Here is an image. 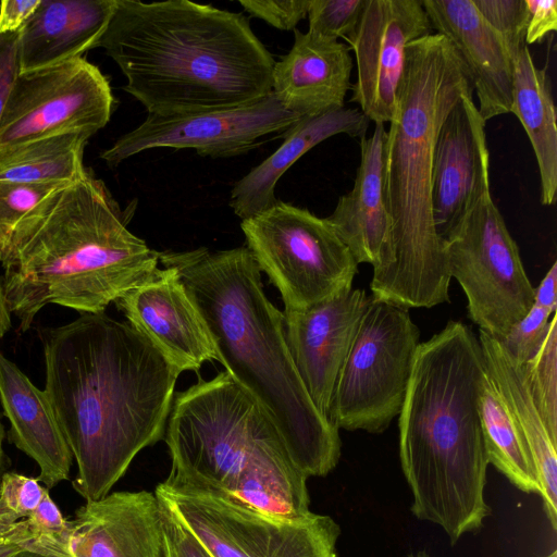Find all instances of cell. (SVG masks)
Masks as SVG:
<instances>
[{
	"instance_id": "d590c367",
	"label": "cell",
	"mask_w": 557,
	"mask_h": 557,
	"mask_svg": "<svg viewBox=\"0 0 557 557\" xmlns=\"http://www.w3.org/2000/svg\"><path fill=\"white\" fill-rule=\"evenodd\" d=\"M238 3L250 15L271 26L292 30L307 16L310 0H239Z\"/></svg>"
},
{
	"instance_id": "bcb514c9",
	"label": "cell",
	"mask_w": 557,
	"mask_h": 557,
	"mask_svg": "<svg viewBox=\"0 0 557 557\" xmlns=\"http://www.w3.org/2000/svg\"><path fill=\"white\" fill-rule=\"evenodd\" d=\"M409 557H431V556L428 555L425 552H419L414 555H410Z\"/></svg>"
},
{
	"instance_id": "ee69618b",
	"label": "cell",
	"mask_w": 557,
	"mask_h": 557,
	"mask_svg": "<svg viewBox=\"0 0 557 557\" xmlns=\"http://www.w3.org/2000/svg\"><path fill=\"white\" fill-rule=\"evenodd\" d=\"M12 557H62L55 554L34 549L30 547H24L15 553Z\"/></svg>"
},
{
	"instance_id": "1f68e13d",
	"label": "cell",
	"mask_w": 557,
	"mask_h": 557,
	"mask_svg": "<svg viewBox=\"0 0 557 557\" xmlns=\"http://www.w3.org/2000/svg\"><path fill=\"white\" fill-rule=\"evenodd\" d=\"M484 20L504 40L515 60L525 46L527 7L524 0H473Z\"/></svg>"
},
{
	"instance_id": "f6af8a7d",
	"label": "cell",
	"mask_w": 557,
	"mask_h": 557,
	"mask_svg": "<svg viewBox=\"0 0 557 557\" xmlns=\"http://www.w3.org/2000/svg\"><path fill=\"white\" fill-rule=\"evenodd\" d=\"M3 440H4V426L2 424L1 417H0V468L2 467L3 459H4Z\"/></svg>"
},
{
	"instance_id": "603a6c76",
	"label": "cell",
	"mask_w": 557,
	"mask_h": 557,
	"mask_svg": "<svg viewBox=\"0 0 557 557\" xmlns=\"http://www.w3.org/2000/svg\"><path fill=\"white\" fill-rule=\"evenodd\" d=\"M116 0H41L18 34L21 73L50 67L96 48Z\"/></svg>"
},
{
	"instance_id": "4fadbf2b",
	"label": "cell",
	"mask_w": 557,
	"mask_h": 557,
	"mask_svg": "<svg viewBox=\"0 0 557 557\" xmlns=\"http://www.w3.org/2000/svg\"><path fill=\"white\" fill-rule=\"evenodd\" d=\"M299 119L273 92L235 108L169 116L147 114L100 158L111 168L156 148L193 149L203 157L231 158L257 148L268 135L284 134Z\"/></svg>"
},
{
	"instance_id": "2e32d148",
	"label": "cell",
	"mask_w": 557,
	"mask_h": 557,
	"mask_svg": "<svg viewBox=\"0 0 557 557\" xmlns=\"http://www.w3.org/2000/svg\"><path fill=\"white\" fill-rule=\"evenodd\" d=\"M114 304L128 324L181 372L219 361L209 330L175 268H157Z\"/></svg>"
},
{
	"instance_id": "b9f144b4",
	"label": "cell",
	"mask_w": 557,
	"mask_h": 557,
	"mask_svg": "<svg viewBox=\"0 0 557 557\" xmlns=\"http://www.w3.org/2000/svg\"><path fill=\"white\" fill-rule=\"evenodd\" d=\"M533 305L555 313L557 309V262L548 269L540 285L534 288Z\"/></svg>"
},
{
	"instance_id": "ab89813d",
	"label": "cell",
	"mask_w": 557,
	"mask_h": 557,
	"mask_svg": "<svg viewBox=\"0 0 557 557\" xmlns=\"http://www.w3.org/2000/svg\"><path fill=\"white\" fill-rule=\"evenodd\" d=\"M40 2L41 0H2L0 2V33L18 32Z\"/></svg>"
},
{
	"instance_id": "4dcf8cb0",
	"label": "cell",
	"mask_w": 557,
	"mask_h": 557,
	"mask_svg": "<svg viewBox=\"0 0 557 557\" xmlns=\"http://www.w3.org/2000/svg\"><path fill=\"white\" fill-rule=\"evenodd\" d=\"M26 521L32 535L27 547L71 557V521L63 517L49 492Z\"/></svg>"
},
{
	"instance_id": "484cf974",
	"label": "cell",
	"mask_w": 557,
	"mask_h": 557,
	"mask_svg": "<svg viewBox=\"0 0 557 557\" xmlns=\"http://www.w3.org/2000/svg\"><path fill=\"white\" fill-rule=\"evenodd\" d=\"M510 113L524 128L540 172L541 202L552 206L557 193V114L549 76L537 67L528 46L513 60Z\"/></svg>"
},
{
	"instance_id": "30bf717a",
	"label": "cell",
	"mask_w": 557,
	"mask_h": 557,
	"mask_svg": "<svg viewBox=\"0 0 557 557\" xmlns=\"http://www.w3.org/2000/svg\"><path fill=\"white\" fill-rule=\"evenodd\" d=\"M450 277L479 330L503 339L533 306L534 287L491 191L444 239Z\"/></svg>"
},
{
	"instance_id": "ba28073f",
	"label": "cell",
	"mask_w": 557,
	"mask_h": 557,
	"mask_svg": "<svg viewBox=\"0 0 557 557\" xmlns=\"http://www.w3.org/2000/svg\"><path fill=\"white\" fill-rule=\"evenodd\" d=\"M419 339L407 308L370 296L337 377L330 420L347 431L384 432L401 410Z\"/></svg>"
},
{
	"instance_id": "5b68a950",
	"label": "cell",
	"mask_w": 557,
	"mask_h": 557,
	"mask_svg": "<svg viewBox=\"0 0 557 557\" xmlns=\"http://www.w3.org/2000/svg\"><path fill=\"white\" fill-rule=\"evenodd\" d=\"M486 370L478 335L460 321L420 343L398 418L411 512L455 544L483 525L488 459L480 403Z\"/></svg>"
},
{
	"instance_id": "52a82bcc",
	"label": "cell",
	"mask_w": 557,
	"mask_h": 557,
	"mask_svg": "<svg viewBox=\"0 0 557 557\" xmlns=\"http://www.w3.org/2000/svg\"><path fill=\"white\" fill-rule=\"evenodd\" d=\"M164 440L172 468L163 484L224 495L264 457L286 449L255 399L226 371L174 395Z\"/></svg>"
},
{
	"instance_id": "ac0fdd59",
	"label": "cell",
	"mask_w": 557,
	"mask_h": 557,
	"mask_svg": "<svg viewBox=\"0 0 557 557\" xmlns=\"http://www.w3.org/2000/svg\"><path fill=\"white\" fill-rule=\"evenodd\" d=\"M422 3L432 30L451 44L465 64L482 119L487 122L510 113L513 59L473 0H422Z\"/></svg>"
},
{
	"instance_id": "7402d4cb",
	"label": "cell",
	"mask_w": 557,
	"mask_h": 557,
	"mask_svg": "<svg viewBox=\"0 0 557 557\" xmlns=\"http://www.w3.org/2000/svg\"><path fill=\"white\" fill-rule=\"evenodd\" d=\"M0 401L9 438L38 465L37 480L48 490L69 480L74 457L45 392L1 350Z\"/></svg>"
},
{
	"instance_id": "83f0119b",
	"label": "cell",
	"mask_w": 557,
	"mask_h": 557,
	"mask_svg": "<svg viewBox=\"0 0 557 557\" xmlns=\"http://www.w3.org/2000/svg\"><path fill=\"white\" fill-rule=\"evenodd\" d=\"M480 410L488 463L520 491L539 494L537 474L529 448L487 373Z\"/></svg>"
},
{
	"instance_id": "c3c4849f",
	"label": "cell",
	"mask_w": 557,
	"mask_h": 557,
	"mask_svg": "<svg viewBox=\"0 0 557 557\" xmlns=\"http://www.w3.org/2000/svg\"><path fill=\"white\" fill-rule=\"evenodd\" d=\"M4 238H5L4 234L2 232H0V248L4 242Z\"/></svg>"
},
{
	"instance_id": "e575fe53",
	"label": "cell",
	"mask_w": 557,
	"mask_h": 557,
	"mask_svg": "<svg viewBox=\"0 0 557 557\" xmlns=\"http://www.w3.org/2000/svg\"><path fill=\"white\" fill-rule=\"evenodd\" d=\"M49 490L35 478L5 472L0 478V494L18 520L29 517Z\"/></svg>"
},
{
	"instance_id": "277c9868",
	"label": "cell",
	"mask_w": 557,
	"mask_h": 557,
	"mask_svg": "<svg viewBox=\"0 0 557 557\" xmlns=\"http://www.w3.org/2000/svg\"><path fill=\"white\" fill-rule=\"evenodd\" d=\"M160 252L126 226L120 206L87 169L29 211L0 248L11 312L26 332L53 304L101 313L158 268Z\"/></svg>"
},
{
	"instance_id": "d4e9b609",
	"label": "cell",
	"mask_w": 557,
	"mask_h": 557,
	"mask_svg": "<svg viewBox=\"0 0 557 557\" xmlns=\"http://www.w3.org/2000/svg\"><path fill=\"white\" fill-rule=\"evenodd\" d=\"M370 121L357 108H342L313 117H300L281 136V146L233 186L230 207L242 220L271 208L275 187L285 172L306 152L325 139L346 134L366 137Z\"/></svg>"
},
{
	"instance_id": "44dd1931",
	"label": "cell",
	"mask_w": 557,
	"mask_h": 557,
	"mask_svg": "<svg viewBox=\"0 0 557 557\" xmlns=\"http://www.w3.org/2000/svg\"><path fill=\"white\" fill-rule=\"evenodd\" d=\"M294 35L288 53L274 62V96L300 117L344 108L354 64L349 47L298 29Z\"/></svg>"
},
{
	"instance_id": "cb8c5ba5",
	"label": "cell",
	"mask_w": 557,
	"mask_h": 557,
	"mask_svg": "<svg viewBox=\"0 0 557 557\" xmlns=\"http://www.w3.org/2000/svg\"><path fill=\"white\" fill-rule=\"evenodd\" d=\"M487 376L498 392L531 454L544 510L557 530V435L545 424L534 403L523 363L516 360L502 342L479 330Z\"/></svg>"
},
{
	"instance_id": "ffe728a7",
	"label": "cell",
	"mask_w": 557,
	"mask_h": 557,
	"mask_svg": "<svg viewBox=\"0 0 557 557\" xmlns=\"http://www.w3.org/2000/svg\"><path fill=\"white\" fill-rule=\"evenodd\" d=\"M386 137L384 124L375 123L372 135L359 139L360 164L354 186L326 218L357 264L370 263L373 275L386 270L392 256V219L384 184Z\"/></svg>"
},
{
	"instance_id": "f35d334b",
	"label": "cell",
	"mask_w": 557,
	"mask_h": 557,
	"mask_svg": "<svg viewBox=\"0 0 557 557\" xmlns=\"http://www.w3.org/2000/svg\"><path fill=\"white\" fill-rule=\"evenodd\" d=\"M527 7L525 45L540 44L557 29L556 0H524Z\"/></svg>"
},
{
	"instance_id": "3957f363",
	"label": "cell",
	"mask_w": 557,
	"mask_h": 557,
	"mask_svg": "<svg viewBox=\"0 0 557 557\" xmlns=\"http://www.w3.org/2000/svg\"><path fill=\"white\" fill-rule=\"evenodd\" d=\"M97 47L154 115L235 108L272 92L274 59L243 13L189 0H116Z\"/></svg>"
},
{
	"instance_id": "5bb4252c",
	"label": "cell",
	"mask_w": 557,
	"mask_h": 557,
	"mask_svg": "<svg viewBox=\"0 0 557 557\" xmlns=\"http://www.w3.org/2000/svg\"><path fill=\"white\" fill-rule=\"evenodd\" d=\"M432 33L422 0H366L358 25L345 38L357 79L350 102L374 123H391L410 42Z\"/></svg>"
},
{
	"instance_id": "d6986e66",
	"label": "cell",
	"mask_w": 557,
	"mask_h": 557,
	"mask_svg": "<svg viewBox=\"0 0 557 557\" xmlns=\"http://www.w3.org/2000/svg\"><path fill=\"white\" fill-rule=\"evenodd\" d=\"M71 557H165L154 492H114L75 511Z\"/></svg>"
},
{
	"instance_id": "8d00e7d4",
	"label": "cell",
	"mask_w": 557,
	"mask_h": 557,
	"mask_svg": "<svg viewBox=\"0 0 557 557\" xmlns=\"http://www.w3.org/2000/svg\"><path fill=\"white\" fill-rule=\"evenodd\" d=\"M157 497L161 508L165 557H213L181 522L170 506L162 498Z\"/></svg>"
},
{
	"instance_id": "6da1fadb",
	"label": "cell",
	"mask_w": 557,
	"mask_h": 557,
	"mask_svg": "<svg viewBox=\"0 0 557 557\" xmlns=\"http://www.w3.org/2000/svg\"><path fill=\"white\" fill-rule=\"evenodd\" d=\"M45 394L77 463L86 500L107 496L165 433L181 371L132 325L104 312L41 329Z\"/></svg>"
},
{
	"instance_id": "4316f807",
	"label": "cell",
	"mask_w": 557,
	"mask_h": 557,
	"mask_svg": "<svg viewBox=\"0 0 557 557\" xmlns=\"http://www.w3.org/2000/svg\"><path fill=\"white\" fill-rule=\"evenodd\" d=\"M90 137L86 133H66L0 152V182L72 183L87 170L83 164V154Z\"/></svg>"
},
{
	"instance_id": "8fae6325",
	"label": "cell",
	"mask_w": 557,
	"mask_h": 557,
	"mask_svg": "<svg viewBox=\"0 0 557 557\" xmlns=\"http://www.w3.org/2000/svg\"><path fill=\"white\" fill-rule=\"evenodd\" d=\"M154 493L213 557H337L341 528L330 516L275 519L220 493L163 483Z\"/></svg>"
},
{
	"instance_id": "9c48e42d",
	"label": "cell",
	"mask_w": 557,
	"mask_h": 557,
	"mask_svg": "<svg viewBox=\"0 0 557 557\" xmlns=\"http://www.w3.org/2000/svg\"><path fill=\"white\" fill-rule=\"evenodd\" d=\"M240 227L285 310L311 308L352 287L358 264L326 218L277 200Z\"/></svg>"
},
{
	"instance_id": "60d3db41",
	"label": "cell",
	"mask_w": 557,
	"mask_h": 557,
	"mask_svg": "<svg viewBox=\"0 0 557 557\" xmlns=\"http://www.w3.org/2000/svg\"><path fill=\"white\" fill-rule=\"evenodd\" d=\"M32 535L26 519L18 520L5 506L0 494V546L9 542H22L29 545Z\"/></svg>"
},
{
	"instance_id": "e0dca14e",
	"label": "cell",
	"mask_w": 557,
	"mask_h": 557,
	"mask_svg": "<svg viewBox=\"0 0 557 557\" xmlns=\"http://www.w3.org/2000/svg\"><path fill=\"white\" fill-rule=\"evenodd\" d=\"M370 296L347 288L305 310H284L286 342L313 404L329 418L334 388ZM330 419V418H329Z\"/></svg>"
},
{
	"instance_id": "8992f818",
	"label": "cell",
	"mask_w": 557,
	"mask_h": 557,
	"mask_svg": "<svg viewBox=\"0 0 557 557\" xmlns=\"http://www.w3.org/2000/svg\"><path fill=\"white\" fill-rule=\"evenodd\" d=\"M470 90L465 64L443 35L409 44L385 145L392 256L386 270L372 276V298L407 309L449 302L451 277L432 215L433 153L446 115Z\"/></svg>"
},
{
	"instance_id": "d6a6232c",
	"label": "cell",
	"mask_w": 557,
	"mask_h": 557,
	"mask_svg": "<svg viewBox=\"0 0 557 557\" xmlns=\"http://www.w3.org/2000/svg\"><path fill=\"white\" fill-rule=\"evenodd\" d=\"M59 186L61 185L0 182V232L7 236L29 211Z\"/></svg>"
},
{
	"instance_id": "f546056e",
	"label": "cell",
	"mask_w": 557,
	"mask_h": 557,
	"mask_svg": "<svg viewBox=\"0 0 557 557\" xmlns=\"http://www.w3.org/2000/svg\"><path fill=\"white\" fill-rule=\"evenodd\" d=\"M366 0H310L308 33L327 40L348 37L359 23Z\"/></svg>"
},
{
	"instance_id": "7c38bea8",
	"label": "cell",
	"mask_w": 557,
	"mask_h": 557,
	"mask_svg": "<svg viewBox=\"0 0 557 557\" xmlns=\"http://www.w3.org/2000/svg\"><path fill=\"white\" fill-rule=\"evenodd\" d=\"M114 103L108 78L83 57L21 73L0 120V152L66 133L92 136Z\"/></svg>"
},
{
	"instance_id": "836d02e7",
	"label": "cell",
	"mask_w": 557,
	"mask_h": 557,
	"mask_svg": "<svg viewBox=\"0 0 557 557\" xmlns=\"http://www.w3.org/2000/svg\"><path fill=\"white\" fill-rule=\"evenodd\" d=\"M552 314L554 313L549 310L533 305L529 312L499 341L516 360L525 363L539 349Z\"/></svg>"
},
{
	"instance_id": "7a4b0ae2",
	"label": "cell",
	"mask_w": 557,
	"mask_h": 557,
	"mask_svg": "<svg viewBox=\"0 0 557 557\" xmlns=\"http://www.w3.org/2000/svg\"><path fill=\"white\" fill-rule=\"evenodd\" d=\"M177 270L214 344L219 362L258 404L296 467L325 476L338 463L339 429L313 404L292 358L281 312L263 292L247 247L160 252Z\"/></svg>"
},
{
	"instance_id": "74e56055",
	"label": "cell",
	"mask_w": 557,
	"mask_h": 557,
	"mask_svg": "<svg viewBox=\"0 0 557 557\" xmlns=\"http://www.w3.org/2000/svg\"><path fill=\"white\" fill-rule=\"evenodd\" d=\"M18 32L0 33V120L7 102L21 74Z\"/></svg>"
},
{
	"instance_id": "7dc6e473",
	"label": "cell",
	"mask_w": 557,
	"mask_h": 557,
	"mask_svg": "<svg viewBox=\"0 0 557 557\" xmlns=\"http://www.w3.org/2000/svg\"><path fill=\"white\" fill-rule=\"evenodd\" d=\"M543 557H557V550H553L550 554L543 556Z\"/></svg>"
},
{
	"instance_id": "9a60e30c",
	"label": "cell",
	"mask_w": 557,
	"mask_h": 557,
	"mask_svg": "<svg viewBox=\"0 0 557 557\" xmlns=\"http://www.w3.org/2000/svg\"><path fill=\"white\" fill-rule=\"evenodd\" d=\"M463 94L438 131L432 169V215L444 240L480 199L491 191L485 125L473 100Z\"/></svg>"
},
{
	"instance_id": "f1b7e54d",
	"label": "cell",
	"mask_w": 557,
	"mask_h": 557,
	"mask_svg": "<svg viewBox=\"0 0 557 557\" xmlns=\"http://www.w3.org/2000/svg\"><path fill=\"white\" fill-rule=\"evenodd\" d=\"M524 366L534 403L549 431L557 435V315L549 320L545 336Z\"/></svg>"
},
{
	"instance_id": "7bdbcfd3",
	"label": "cell",
	"mask_w": 557,
	"mask_h": 557,
	"mask_svg": "<svg viewBox=\"0 0 557 557\" xmlns=\"http://www.w3.org/2000/svg\"><path fill=\"white\" fill-rule=\"evenodd\" d=\"M11 310L8 302L3 280L0 277V341L11 329Z\"/></svg>"
}]
</instances>
